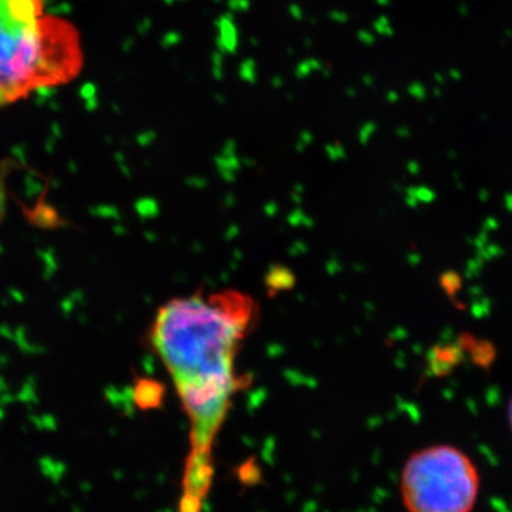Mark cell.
I'll use <instances>...</instances> for the list:
<instances>
[{
    "instance_id": "cell-1",
    "label": "cell",
    "mask_w": 512,
    "mask_h": 512,
    "mask_svg": "<svg viewBox=\"0 0 512 512\" xmlns=\"http://www.w3.org/2000/svg\"><path fill=\"white\" fill-rule=\"evenodd\" d=\"M256 319L251 296L238 291L194 293L158 309L148 339L191 423L192 484L227 417L239 387L237 357Z\"/></svg>"
},
{
    "instance_id": "cell-4",
    "label": "cell",
    "mask_w": 512,
    "mask_h": 512,
    "mask_svg": "<svg viewBox=\"0 0 512 512\" xmlns=\"http://www.w3.org/2000/svg\"><path fill=\"white\" fill-rule=\"evenodd\" d=\"M136 402L141 409L156 406L158 402V386L157 384L143 380L137 384Z\"/></svg>"
},
{
    "instance_id": "cell-3",
    "label": "cell",
    "mask_w": 512,
    "mask_h": 512,
    "mask_svg": "<svg viewBox=\"0 0 512 512\" xmlns=\"http://www.w3.org/2000/svg\"><path fill=\"white\" fill-rule=\"evenodd\" d=\"M478 493L477 466L458 447L421 448L404 464L400 494L409 512H473Z\"/></svg>"
},
{
    "instance_id": "cell-6",
    "label": "cell",
    "mask_w": 512,
    "mask_h": 512,
    "mask_svg": "<svg viewBox=\"0 0 512 512\" xmlns=\"http://www.w3.org/2000/svg\"><path fill=\"white\" fill-rule=\"evenodd\" d=\"M508 423H510L511 431H512V396L510 400V404H508Z\"/></svg>"
},
{
    "instance_id": "cell-5",
    "label": "cell",
    "mask_w": 512,
    "mask_h": 512,
    "mask_svg": "<svg viewBox=\"0 0 512 512\" xmlns=\"http://www.w3.org/2000/svg\"><path fill=\"white\" fill-rule=\"evenodd\" d=\"M6 207H8V201H6L5 184L0 180V222L5 218Z\"/></svg>"
},
{
    "instance_id": "cell-2",
    "label": "cell",
    "mask_w": 512,
    "mask_h": 512,
    "mask_svg": "<svg viewBox=\"0 0 512 512\" xmlns=\"http://www.w3.org/2000/svg\"><path fill=\"white\" fill-rule=\"evenodd\" d=\"M80 33L46 13V0H0V107L76 79Z\"/></svg>"
}]
</instances>
